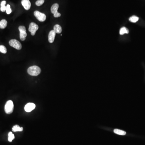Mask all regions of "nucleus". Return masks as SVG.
I'll return each mask as SVG.
<instances>
[{"label": "nucleus", "instance_id": "obj_1", "mask_svg": "<svg viewBox=\"0 0 145 145\" xmlns=\"http://www.w3.org/2000/svg\"><path fill=\"white\" fill-rule=\"evenodd\" d=\"M41 71L40 68L37 66H31L28 69V74L33 76H36L39 75L41 72Z\"/></svg>", "mask_w": 145, "mask_h": 145}, {"label": "nucleus", "instance_id": "obj_2", "mask_svg": "<svg viewBox=\"0 0 145 145\" xmlns=\"http://www.w3.org/2000/svg\"><path fill=\"white\" fill-rule=\"evenodd\" d=\"M14 104L13 102L11 101H9L6 102L5 106V110L7 114L12 113L13 111Z\"/></svg>", "mask_w": 145, "mask_h": 145}, {"label": "nucleus", "instance_id": "obj_3", "mask_svg": "<svg viewBox=\"0 0 145 145\" xmlns=\"http://www.w3.org/2000/svg\"><path fill=\"white\" fill-rule=\"evenodd\" d=\"M9 44L10 46L13 47L17 50H21L22 48V46L21 43L15 39L10 40L9 42Z\"/></svg>", "mask_w": 145, "mask_h": 145}, {"label": "nucleus", "instance_id": "obj_4", "mask_svg": "<svg viewBox=\"0 0 145 145\" xmlns=\"http://www.w3.org/2000/svg\"><path fill=\"white\" fill-rule=\"evenodd\" d=\"M59 7V4L57 3L53 4L51 7V12L54 14V16L55 17H59L61 16V14L57 11Z\"/></svg>", "mask_w": 145, "mask_h": 145}, {"label": "nucleus", "instance_id": "obj_5", "mask_svg": "<svg viewBox=\"0 0 145 145\" xmlns=\"http://www.w3.org/2000/svg\"><path fill=\"white\" fill-rule=\"evenodd\" d=\"M34 15L37 19L40 22H43L46 20V15L39 11H34Z\"/></svg>", "mask_w": 145, "mask_h": 145}, {"label": "nucleus", "instance_id": "obj_6", "mask_svg": "<svg viewBox=\"0 0 145 145\" xmlns=\"http://www.w3.org/2000/svg\"><path fill=\"white\" fill-rule=\"evenodd\" d=\"M19 30L20 32V39L21 41H24L27 36L26 28L24 26H20L19 27Z\"/></svg>", "mask_w": 145, "mask_h": 145}, {"label": "nucleus", "instance_id": "obj_7", "mask_svg": "<svg viewBox=\"0 0 145 145\" xmlns=\"http://www.w3.org/2000/svg\"><path fill=\"white\" fill-rule=\"evenodd\" d=\"M38 28H39L38 26L34 22H32L30 24L28 30L31 32V35L32 36H34L35 35L36 32L38 30Z\"/></svg>", "mask_w": 145, "mask_h": 145}, {"label": "nucleus", "instance_id": "obj_8", "mask_svg": "<svg viewBox=\"0 0 145 145\" xmlns=\"http://www.w3.org/2000/svg\"><path fill=\"white\" fill-rule=\"evenodd\" d=\"M36 105L33 103H28L25 106L24 109L27 112H30L35 109Z\"/></svg>", "mask_w": 145, "mask_h": 145}, {"label": "nucleus", "instance_id": "obj_9", "mask_svg": "<svg viewBox=\"0 0 145 145\" xmlns=\"http://www.w3.org/2000/svg\"><path fill=\"white\" fill-rule=\"evenodd\" d=\"M21 4L26 10H29L31 7V3L29 0H22Z\"/></svg>", "mask_w": 145, "mask_h": 145}, {"label": "nucleus", "instance_id": "obj_10", "mask_svg": "<svg viewBox=\"0 0 145 145\" xmlns=\"http://www.w3.org/2000/svg\"><path fill=\"white\" fill-rule=\"evenodd\" d=\"M56 34L54 30L50 31L49 35V41L50 43H52L54 42Z\"/></svg>", "mask_w": 145, "mask_h": 145}, {"label": "nucleus", "instance_id": "obj_11", "mask_svg": "<svg viewBox=\"0 0 145 145\" xmlns=\"http://www.w3.org/2000/svg\"><path fill=\"white\" fill-rule=\"evenodd\" d=\"M7 25V21L5 19H3L0 21V28L1 29H3L6 28Z\"/></svg>", "mask_w": 145, "mask_h": 145}, {"label": "nucleus", "instance_id": "obj_12", "mask_svg": "<svg viewBox=\"0 0 145 145\" xmlns=\"http://www.w3.org/2000/svg\"><path fill=\"white\" fill-rule=\"evenodd\" d=\"M54 30L56 33L60 34L62 31L61 27L60 25L57 24L54 26Z\"/></svg>", "mask_w": 145, "mask_h": 145}, {"label": "nucleus", "instance_id": "obj_13", "mask_svg": "<svg viewBox=\"0 0 145 145\" xmlns=\"http://www.w3.org/2000/svg\"><path fill=\"white\" fill-rule=\"evenodd\" d=\"M114 132L116 134L119 135H124L126 134V132L125 131L118 129H114Z\"/></svg>", "mask_w": 145, "mask_h": 145}, {"label": "nucleus", "instance_id": "obj_14", "mask_svg": "<svg viewBox=\"0 0 145 145\" xmlns=\"http://www.w3.org/2000/svg\"><path fill=\"white\" fill-rule=\"evenodd\" d=\"M129 33V31L128 29L126 28V27H123L120 30V34L121 35H123L125 34H128Z\"/></svg>", "mask_w": 145, "mask_h": 145}, {"label": "nucleus", "instance_id": "obj_15", "mask_svg": "<svg viewBox=\"0 0 145 145\" xmlns=\"http://www.w3.org/2000/svg\"><path fill=\"white\" fill-rule=\"evenodd\" d=\"M12 130L13 132L17 131H22L23 130V127H20L19 125H16L13 126L12 128Z\"/></svg>", "mask_w": 145, "mask_h": 145}, {"label": "nucleus", "instance_id": "obj_16", "mask_svg": "<svg viewBox=\"0 0 145 145\" xmlns=\"http://www.w3.org/2000/svg\"><path fill=\"white\" fill-rule=\"evenodd\" d=\"M139 17L136 16H132L129 18V20L132 23H136L139 20Z\"/></svg>", "mask_w": 145, "mask_h": 145}, {"label": "nucleus", "instance_id": "obj_17", "mask_svg": "<svg viewBox=\"0 0 145 145\" xmlns=\"http://www.w3.org/2000/svg\"><path fill=\"white\" fill-rule=\"evenodd\" d=\"M0 52L3 54H6L7 53V50L5 46L3 45H0Z\"/></svg>", "mask_w": 145, "mask_h": 145}, {"label": "nucleus", "instance_id": "obj_18", "mask_svg": "<svg viewBox=\"0 0 145 145\" xmlns=\"http://www.w3.org/2000/svg\"><path fill=\"white\" fill-rule=\"evenodd\" d=\"M9 137H8V141L9 142H11L13 141V140L15 138V136H14V134L12 133V132H10L9 133Z\"/></svg>", "mask_w": 145, "mask_h": 145}, {"label": "nucleus", "instance_id": "obj_19", "mask_svg": "<svg viewBox=\"0 0 145 145\" xmlns=\"http://www.w3.org/2000/svg\"><path fill=\"white\" fill-rule=\"evenodd\" d=\"M44 2V0H38L36 2V5L38 6H41Z\"/></svg>", "mask_w": 145, "mask_h": 145}, {"label": "nucleus", "instance_id": "obj_20", "mask_svg": "<svg viewBox=\"0 0 145 145\" xmlns=\"http://www.w3.org/2000/svg\"><path fill=\"white\" fill-rule=\"evenodd\" d=\"M6 11L7 14H10L12 12V10L10 8V5H7V6H6Z\"/></svg>", "mask_w": 145, "mask_h": 145}, {"label": "nucleus", "instance_id": "obj_21", "mask_svg": "<svg viewBox=\"0 0 145 145\" xmlns=\"http://www.w3.org/2000/svg\"><path fill=\"white\" fill-rule=\"evenodd\" d=\"M0 10L2 12H5L6 11V7L5 5H2L1 6V7L0 8Z\"/></svg>", "mask_w": 145, "mask_h": 145}, {"label": "nucleus", "instance_id": "obj_22", "mask_svg": "<svg viewBox=\"0 0 145 145\" xmlns=\"http://www.w3.org/2000/svg\"><path fill=\"white\" fill-rule=\"evenodd\" d=\"M6 3V1H2L1 2V6H2V5H5V4Z\"/></svg>", "mask_w": 145, "mask_h": 145}]
</instances>
